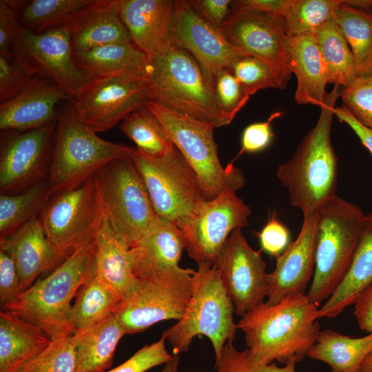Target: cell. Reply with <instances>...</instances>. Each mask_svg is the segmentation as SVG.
Returning a JSON list of instances; mask_svg holds the SVG:
<instances>
[{
  "mask_svg": "<svg viewBox=\"0 0 372 372\" xmlns=\"http://www.w3.org/2000/svg\"><path fill=\"white\" fill-rule=\"evenodd\" d=\"M319 309L305 293L289 296L279 302H263L237 323L247 349L264 364H286L302 361L320 332Z\"/></svg>",
  "mask_w": 372,
  "mask_h": 372,
  "instance_id": "cell-1",
  "label": "cell"
},
{
  "mask_svg": "<svg viewBox=\"0 0 372 372\" xmlns=\"http://www.w3.org/2000/svg\"><path fill=\"white\" fill-rule=\"evenodd\" d=\"M339 85L327 93L315 125L297 146L291 158L280 165L277 177L287 189L289 203L303 217L317 214L338 188V158L331 141L333 109Z\"/></svg>",
  "mask_w": 372,
  "mask_h": 372,
  "instance_id": "cell-2",
  "label": "cell"
},
{
  "mask_svg": "<svg viewBox=\"0 0 372 372\" xmlns=\"http://www.w3.org/2000/svg\"><path fill=\"white\" fill-rule=\"evenodd\" d=\"M94 242L70 254L3 310L39 326L51 340L72 335L71 302L94 273Z\"/></svg>",
  "mask_w": 372,
  "mask_h": 372,
  "instance_id": "cell-3",
  "label": "cell"
},
{
  "mask_svg": "<svg viewBox=\"0 0 372 372\" xmlns=\"http://www.w3.org/2000/svg\"><path fill=\"white\" fill-rule=\"evenodd\" d=\"M143 84L148 100L216 127L228 125L200 65L189 52L174 44L149 59Z\"/></svg>",
  "mask_w": 372,
  "mask_h": 372,
  "instance_id": "cell-4",
  "label": "cell"
},
{
  "mask_svg": "<svg viewBox=\"0 0 372 372\" xmlns=\"http://www.w3.org/2000/svg\"><path fill=\"white\" fill-rule=\"evenodd\" d=\"M48 182L52 196L82 185L109 162L132 155L135 148L99 137L77 116L72 103L59 110Z\"/></svg>",
  "mask_w": 372,
  "mask_h": 372,
  "instance_id": "cell-5",
  "label": "cell"
},
{
  "mask_svg": "<svg viewBox=\"0 0 372 372\" xmlns=\"http://www.w3.org/2000/svg\"><path fill=\"white\" fill-rule=\"evenodd\" d=\"M366 214L338 195L318 213L315 268L307 293L318 305L344 278L355 251Z\"/></svg>",
  "mask_w": 372,
  "mask_h": 372,
  "instance_id": "cell-6",
  "label": "cell"
},
{
  "mask_svg": "<svg viewBox=\"0 0 372 372\" xmlns=\"http://www.w3.org/2000/svg\"><path fill=\"white\" fill-rule=\"evenodd\" d=\"M234 313L218 271L214 265L200 263L195 270L192 296L183 315L162 335L172 346L173 355L187 352L194 338L204 335L217 358L226 343L236 338L238 329Z\"/></svg>",
  "mask_w": 372,
  "mask_h": 372,
  "instance_id": "cell-7",
  "label": "cell"
},
{
  "mask_svg": "<svg viewBox=\"0 0 372 372\" xmlns=\"http://www.w3.org/2000/svg\"><path fill=\"white\" fill-rule=\"evenodd\" d=\"M145 106L156 116L172 143L192 167L206 200L225 192H235L245 184L246 178L233 163L221 165L215 142V125L172 110L147 100Z\"/></svg>",
  "mask_w": 372,
  "mask_h": 372,
  "instance_id": "cell-8",
  "label": "cell"
},
{
  "mask_svg": "<svg viewBox=\"0 0 372 372\" xmlns=\"http://www.w3.org/2000/svg\"><path fill=\"white\" fill-rule=\"evenodd\" d=\"M105 218L130 248L159 219L132 155L114 159L94 175Z\"/></svg>",
  "mask_w": 372,
  "mask_h": 372,
  "instance_id": "cell-9",
  "label": "cell"
},
{
  "mask_svg": "<svg viewBox=\"0 0 372 372\" xmlns=\"http://www.w3.org/2000/svg\"><path fill=\"white\" fill-rule=\"evenodd\" d=\"M132 158L160 218L176 224L207 200L196 173L176 147L160 157L136 148Z\"/></svg>",
  "mask_w": 372,
  "mask_h": 372,
  "instance_id": "cell-10",
  "label": "cell"
},
{
  "mask_svg": "<svg viewBox=\"0 0 372 372\" xmlns=\"http://www.w3.org/2000/svg\"><path fill=\"white\" fill-rule=\"evenodd\" d=\"M103 218L94 176L76 188L52 196L39 215L46 236L66 256L94 242Z\"/></svg>",
  "mask_w": 372,
  "mask_h": 372,
  "instance_id": "cell-11",
  "label": "cell"
},
{
  "mask_svg": "<svg viewBox=\"0 0 372 372\" xmlns=\"http://www.w3.org/2000/svg\"><path fill=\"white\" fill-rule=\"evenodd\" d=\"M195 270L178 268L153 278H137L115 313L127 334L142 332L164 320H178L192 296Z\"/></svg>",
  "mask_w": 372,
  "mask_h": 372,
  "instance_id": "cell-12",
  "label": "cell"
},
{
  "mask_svg": "<svg viewBox=\"0 0 372 372\" xmlns=\"http://www.w3.org/2000/svg\"><path fill=\"white\" fill-rule=\"evenodd\" d=\"M14 57L34 75L53 81L73 100L97 77L83 70L74 61L71 32L67 25L34 33L18 23Z\"/></svg>",
  "mask_w": 372,
  "mask_h": 372,
  "instance_id": "cell-13",
  "label": "cell"
},
{
  "mask_svg": "<svg viewBox=\"0 0 372 372\" xmlns=\"http://www.w3.org/2000/svg\"><path fill=\"white\" fill-rule=\"evenodd\" d=\"M250 207L235 192L205 200L192 215L178 222L188 256L197 265H214L227 239L249 225Z\"/></svg>",
  "mask_w": 372,
  "mask_h": 372,
  "instance_id": "cell-14",
  "label": "cell"
},
{
  "mask_svg": "<svg viewBox=\"0 0 372 372\" xmlns=\"http://www.w3.org/2000/svg\"><path fill=\"white\" fill-rule=\"evenodd\" d=\"M56 125L55 121L29 130L1 131V194H19L48 178Z\"/></svg>",
  "mask_w": 372,
  "mask_h": 372,
  "instance_id": "cell-15",
  "label": "cell"
},
{
  "mask_svg": "<svg viewBox=\"0 0 372 372\" xmlns=\"http://www.w3.org/2000/svg\"><path fill=\"white\" fill-rule=\"evenodd\" d=\"M242 229L234 230L214 265L231 300L234 312L242 317L264 302L269 291L266 263L247 242Z\"/></svg>",
  "mask_w": 372,
  "mask_h": 372,
  "instance_id": "cell-16",
  "label": "cell"
},
{
  "mask_svg": "<svg viewBox=\"0 0 372 372\" xmlns=\"http://www.w3.org/2000/svg\"><path fill=\"white\" fill-rule=\"evenodd\" d=\"M148 100L143 82L123 76L96 77L72 102L78 118L94 132H105Z\"/></svg>",
  "mask_w": 372,
  "mask_h": 372,
  "instance_id": "cell-17",
  "label": "cell"
},
{
  "mask_svg": "<svg viewBox=\"0 0 372 372\" xmlns=\"http://www.w3.org/2000/svg\"><path fill=\"white\" fill-rule=\"evenodd\" d=\"M172 44L189 52L214 88L216 74L238 58L249 55L234 46L221 29L214 27L194 10L189 1L176 0Z\"/></svg>",
  "mask_w": 372,
  "mask_h": 372,
  "instance_id": "cell-18",
  "label": "cell"
},
{
  "mask_svg": "<svg viewBox=\"0 0 372 372\" xmlns=\"http://www.w3.org/2000/svg\"><path fill=\"white\" fill-rule=\"evenodd\" d=\"M220 29L234 46L247 54L289 70L286 52L288 36L281 15L235 3Z\"/></svg>",
  "mask_w": 372,
  "mask_h": 372,
  "instance_id": "cell-19",
  "label": "cell"
},
{
  "mask_svg": "<svg viewBox=\"0 0 372 372\" xmlns=\"http://www.w3.org/2000/svg\"><path fill=\"white\" fill-rule=\"evenodd\" d=\"M318 214L303 217L297 238L276 257L274 270L268 273L269 304L284 298L304 293L315 268L316 238Z\"/></svg>",
  "mask_w": 372,
  "mask_h": 372,
  "instance_id": "cell-20",
  "label": "cell"
},
{
  "mask_svg": "<svg viewBox=\"0 0 372 372\" xmlns=\"http://www.w3.org/2000/svg\"><path fill=\"white\" fill-rule=\"evenodd\" d=\"M72 101L53 81L36 76L21 93L0 104V130L25 131L57 121L56 105Z\"/></svg>",
  "mask_w": 372,
  "mask_h": 372,
  "instance_id": "cell-21",
  "label": "cell"
},
{
  "mask_svg": "<svg viewBox=\"0 0 372 372\" xmlns=\"http://www.w3.org/2000/svg\"><path fill=\"white\" fill-rule=\"evenodd\" d=\"M176 1L121 0V17L133 43L150 59L172 44Z\"/></svg>",
  "mask_w": 372,
  "mask_h": 372,
  "instance_id": "cell-22",
  "label": "cell"
},
{
  "mask_svg": "<svg viewBox=\"0 0 372 372\" xmlns=\"http://www.w3.org/2000/svg\"><path fill=\"white\" fill-rule=\"evenodd\" d=\"M0 249L13 259L23 292L31 287L41 273L53 271L68 257L49 240L39 216L0 240Z\"/></svg>",
  "mask_w": 372,
  "mask_h": 372,
  "instance_id": "cell-23",
  "label": "cell"
},
{
  "mask_svg": "<svg viewBox=\"0 0 372 372\" xmlns=\"http://www.w3.org/2000/svg\"><path fill=\"white\" fill-rule=\"evenodd\" d=\"M121 0H92L66 25L73 54L112 43H133L121 17Z\"/></svg>",
  "mask_w": 372,
  "mask_h": 372,
  "instance_id": "cell-24",
  "label": "cell"
},
{
  "mask_svg": "<svg viewBox=\"0 0 372 372\" xmlns=\"http://www.w3.org/2000/svg\"><path fill=\"white\" fill-rule=\"evenodd\" d=\"M185 242L178 226L159 218L140 242L130 248L134 274L153 278L178 269Z\"/></svg>",
  "mask_w": 372,
  "mask_h": 372,
  "instance_id": "cell-25",
  "label": "cell"
},
{
  "mask_svg": "<svg viewBox=\"0 0 372 372\" xmlns=\"http://www.w3.org/2000/svg\"><path fill=\"white\" fill-rule=\"evenodd\" d=\"M286 52L288 68L297 79L296 102L320 107L327 93L329 75L313 34L288 37Z\"/></svg>",
  "mask_w": 372,
  "mask_h": 372,
  "instance_id": "cell-26",
  "label": "cell"
},
{
  "mask_svg": "<svg viewBox=\"0 0 372 372\" xmlns=\"http://www.w3.org/2000/svg\"><path fill=\"white\" fill-rule=\"evenodd\" d=\"M94 275L122 300L134 289V274L130 248L105 218L94 240Z\"/></svg>",
  "mask_w": 372,
  "mask_h": 372,
  "instance_id": "cell-27",
  "label": "cell"
},
{
  "mask_svg": "<svg viewBox=\"0 0 372 372\" xmlns=\"http://www.w3.org/2000/svg\"><path fill=\"white\" fill-rule=\"evenodd\" d=\"M126 331L115 313L72 335L75 372H105L113 363L116 347Z\"/></svg>",
  "mask_w": 372,
  "mask_h": 372,
  "instance_id": "cell-28",
  "label": "cell"
},
{
  "mask_svg": "<svg viewBox=\"0 0 372 372\" xmlns=\"http://www.w3.org/2000/svg\"><path fill=\"white\" fill-rule=\"evenodd\" d=\"M372 285V211L366 214L349 269L336 290L319 309V318H333L353 304Z\"/></svg>",
  "mask_w": 372,
  "mask_h": 372,
  "instance_id": "cell-29",
  "label": "cell"
},
{
  "mask_svg": "<svg viewBox=\"0 0 372 372\" xmlns=\"http://www.w3.org/2000/svg\"><path fill=\"white\" fill-rule=\"evenodd\" d=\"M39 326L6 311L0 312V372H14L51 342Z\"/></svg>",
  "mask_w": 372,
  "mask_h": 372,
  "instance_id": "cell-30",
  "label": "cell"
},
{
  "mask_svg": "<svg viewBox=\"0 0 372 372\" xmlns=\"http://www.w3.org/2000/svg\"><path fill=\"white\" fill-rule=\"evenodd\" d=\"M77 65L94 76H123L143 81L149 59L133 43H112L73 54Z\"/></svg>",
  "mask_w": 372,
  "mask_h": 372,
  "instance_id": "cell-31",
  "label": "cell"
},
{
  "mask_svg": "<svg viewBox=\"0 0 372 372\" xmlns=\"http://www.w3.org/2000/svg\"><path fill=\"white\" fill-rule=\"evenodd\" d=\"M372 350V333L351 338L332 329L320 331L307 356L327 363L331 372H359Z\"/></svg>",
  "mask_w": 372,
  "mask_h": 372,
  "instance_id": "cell-32",
  "label": "cell"
},
{
  "mask_svg": "<svg viewBox=\"0 0 372 372\" xmlns=\"http://www.w3.org/2000/svg\"><path fill=\"white\" fill-rule=\"evenodd\" d=\"M334 20L351 50L357 76L372 75V12L346 6L341 0Z\"/></svg>",
  "mask_w": 372,
  "mask_h": 372,
  "instance_id": "cell-33",
  "label": "cell"
},
{
  "mask_svg": "<svg viewBox=\"0 0 372 372\" xmlns=\"http://www.w3.org/2000/svg\"><path fill=\"white\" fill-rule=\"evenodd\" d=\"M121 300L94 273L79 289L71 306L68 320L73 333L114 313Z\"/></svg>",
  "mask_w": 372,
  "mask_h": 372,
  "instance_id": "cell-34",
  "label": "cell"
},
{
  "mask_svg": "<svg viewBox=\"0 0 372 372\" xmlns=\"http://www.w3.org/2000/svg\"><path fill=\"white\" fill-rule=\"evenodd\" d=\"M334 17L318 28L313 36L327 65L329 83L344 87L357 77L356 65L351 50L337 27Z\"/></svg>",
  "mask_w": 372,
  "mask_h": 372,
  "instance_id": "cell-35",
  "label": "cell"
},
{
  "mask_svg": "<svg viewBox=\"0 0 372 372\" xmlns=\"http://www.w3.org/2000/svg\"><path fill=\"white\" fill-rule=\"evenodd\" d=\"M52 196L48 178L16 194H0V240L38 216Z\"/></svg>",
  "mask_w": 372,
  "mask_h": 372,
  "instance_id": "cell-36",
  "label": "cell"
},
{
  "mask_svg": "<svg viewBox=\"0 0 372 372\" xmlns=\"http://www.w3.org/2000/svg\"><path fill=\"white\" fill-rule=\"evenodd\" d=\"M92 0H20L17 19L25 29L41 33L66 25Z\"/></svg>",
  "mask_w": 372,
  "mask_h": 372,
  "instance_id": "cell-37",
  "label": "cell"
},
{
  "mask_svg": "<svg viewBox=\"0 0 372 372\" xmlns=\"http://www.w3.org/2000/svg\"><path fill=\"white\" fill-rule=\"evenodd\" d=\"M121 130L136 145V149L150 156H164L175 146L160 121L145 105L127 115L121 123Z\"/></svg>",
  "mask_w": 372,
  "mask_h": 372,
  "instance_id": "cell-38",
  "label": "cell"
},
{
  "mask_svg": "<svg viewBox=\"0 0 372 372\" xmlns=\"http://www.w3.org/2000/svg\"><path fill=\"white\" fill-rule=\"evenodd\" d=\"M227 69L249 96L269 87L285 89L291 74L288 69L251 55L238 58Z\"/></svg>",
  "mask_w": 372,
  "mask_h": 372,
  "instance_id": "cell-39",
  "label": "cell"
},
{
  "mask_svg": "<svg viewBox=\"0 0 372 372\" xmlns=\"http://www.w3.org/2000/svg\"><path fill=\"white\" fill-rule=\"evenodd\" d=\"M341 0H291L282 18L288 37L313 34L335 17Z\"/></svg>",
  "mask_w": 372,
  "mask_h": 372,
  "instance_id": "cell-40",
  "label": "cell"
},
{
  "mask_svg": "<svg viewBox=\"0 0 372 372\" xmlns=\"http://www.w3.org/2000/svg\"><path fill=\"white\" fill-rule=\"evenodd\" d=\"M76 352L72 335L52 340L40 353L23 363L14 372H75Z\"/></svg>",
  "mask_w": 372,
  "mask_h": 372,
  "instance_id": "cell-41",
  "label": "cell"
},
{
  "mask_svg": "<svg viewBox=\"0 0 372 372\" xmlns=\"http://www.w3.org/2000/svg\"><path fill=\"white\" fill-rule=\"evenodd\" d=\"M215 359L216 372H296L295 361L283 366L273 362L264 364L257 361L249 349L238 350L233 342H227L219 357Z\"/></svg>",
  "mask_w": 372,
  "mask_h": 372,
  "instance_id": "cell-42",
  "label": "cell"
},
{
  "mask_svg": "<svg viewBox=\"0 0 372 372\" xmlns=\"http://www.w3.org/2000/svg\"><path fill=\"white\" fill-rule=\"evenodd\" d=\"M214 95L216 105L228 125L250 97L227 68H223L216 74Z\"/></svg>",
  "mask_w": 372,
  "mask_h": 372,
  "instance_id": "cell-43",
  "label": "cell"
},
{
  "mask_svg": "<svg viewBox=\"0 0 372 372\" xmlns=\"http://www.w3.org/2000/svg\"><path fill=\"white\" fill-rule=\"evenodd\" d=\"M343 105L362 125L372 130V75L357 76L340 92Z\"/></svg>",
  "mask_w": 372,
  "mask_h": 372,
  "instance_id": "cell-44",
  "label": "cell"
},
{
  "mask_svg": "<svg viewBox=\"0 0 372 372\" xmlns=\"http://www.w3.org/2000/svg\"><path fill=\"white\" fill-rule=\"evenodd\" d=\"M35 76L19 59L0 54V103L21 93Z\"/></svg>",
  "mask_w": 372,
  "mask_h": 372,
  "instance_id": "cell-45",
  "label": "cell"
},
{
  "mask_svg": "<svg viewBox=\"0 0 372 372\" xmlns=\"http://www.w3.org/2000/svg\"><path fill=\"white\" fill-rule=\"evenodd\" d=\"M165 338L162 335L157 341L143 346L119 366L105 372H146L171 361L174 355L168 352Z\"/></svg>",
  "mask_w": 372,
  "mask_h": 372,
  "instance_id": "cell-46",
  "label": "cell"
},
{
  "mask_svg": "<svg viewBox=\"0 0 372 372\" xmlns=\"http://www.w3.org/2000/svg\"><path fill=\"white\" fill-rule=\"evenodd\" d=\"M20 0L0 1V54L14 57Z\"/></svg>",
  "mask_w": 372,
  "mask_h": 372,
  "instance_id": "cell-47",
  "label": "cell"
},
{
  "mask_svg": "<svg viewBox=\"0 0 372 372\" xmlns=\"http://www.w3.org/2000/svg\"><path fill=\"white\" fill-rule=\"evenodd\" d=\"M20 278L12 257L0 249V304L2 309L22 293Z\"/></svg>",
  "mask_w": 372,
  "mask_h": 372,
  "instance_id": "cell-48",
  "label": "cell"
},
{
  "mask_svg": "<svg viewBox=\"0 0 372 372\" xmlns=\"http://www.w3.org/2000/svg\"><path fill=\"white\" fill-rule=\"evenodd\" d=\"M281 114L280 112H276L266 121L254 123L246 127L242 134L241 149L236 157L244 152L256 153L267 148L273 136L271 123Z\"/></svg>",
  "mask_w": 372,
  "mask_h": 372,
  "instance_id": "cell-49",
  "label": "cell"
},
{
  "mask_svg": "<svg viewBox=\"0 0 372 372\" xmlns=\"http://www.w3.org/2000/svg\"><path fill=\"white\" fill-rule=\"evenodd\" d=\"M258 236L262 250L271 256H280L291 242L288 229L277 219L275 214Z\"/></svg>",
  "mask_w": 372,
  "mask_h": 372,
  "instance_id": "cell-50",
  "label": "cell"
},
{
  "mask_svg": "<svg viewBox=\"0 0 372 372\" xmlns=\"http://www.w3.org/2000/svg\"><path fill=\"white\" fill-rule=\"evenodd\" d=\"M230 0L189 1L195 12L210 25L220 29L231 9Z\"/></svg>",
  "mask_w": 372,
  "mask_h": 372,
  "instance_id": "cell-51",
  "label": "cell"
},
{
  "mask_svg": "<svg viewBox=\"0 0 372 372\" xmlns=\"http://www.w3.org/2000/svg\"><path fill=\"white\" fill-rule=\"evenodd\" d=\"M354 304V316L360 328L372 333V285L357 298Z\"/></svg>",
  "mask_w": 372,
  "mask_h": 372,
  "instance_id": "cell-52",
  "label": "cell"
},
{
  "mask_svg": "<svg viewBox=\"0 0 372 372\" xmlns=\"http://www.w3.org/2000/svg\"><path fill=\"white\" fill-rule=\"evenodd\" d=\"M333 113L340 122L344 123L351 127L362 144L372 154V130L360 123L344 105L335 107Z\"/></svg>",
  "mask_w": 372,
  "mask_h": 372,
  "instance_id": "cell-53",
  "label": "cell"
},
{
  "mask_svg": "<svg viewBox=\"0 0 372 372\" xmlns=\"http://www.w3.org/2000/svg\"><path fill=\"white\" fill-rule=\"evenodd\" d=\"M291 0H241L235 1L237 6L247 9L273 13L282 17Z\"/></svg>",
  "mask_w": 372,
  "mask_h": 372,
  "instance_id": "cell-54",
  "label": "cell"
},
{
  "mask_svg": "<svg viewBox=\"0 0 372 372\" xmlns=\"http://www.w3.org/2000/svg\"><path fill=\"white\" fill-rule=\"evenodd\" d=\"M342 3L361 10H372V0H346L342 1Z\"/></svg>",
  "mask_w": 372,
  "mask_h": 372,
  "instance_id": "cell-55",
  "label": "cell"
},
{
  "mask_svg": "<svg viewBox=\"0 0 372 372\" xmlns=\"http://www.w3.org/2000/svg\"><path fill=\"white\" fill-rule=\"evenodd\" d=\"M180 358L178 355H174V358L164 364L163 368L159 372H180Z\"/></svg>",
  "mask_w": 372,
  "mask_h": 372,
  "instance_id": "cell-56",
  "label": "cell"
},
{
  "mask_svg": "<svg viewBox=\"0 0 372 372\" xmlns=\"http://www.w3.org/2000/svg\"><path fill=\"white\" fill-rule=\"evenodd\" d=\"M359 372H372V350L364 359Z\"/></svg>",
  "mask_w": 372,
  "mask_h": 372,
  "instance_id": "cell-57",
  "label": "cell"
}]
</instances>
